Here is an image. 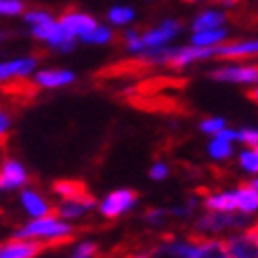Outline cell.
I'll list each match as a JSON object with an SVG mask.
<instances>
[{
    "mask_svg": "<svg viewBox=\"0 0 258 258\" xmlns=\"http://www.w3.org/2000/svg\"><path fill=\"white\" fill-rule=\"evenodd\" d=\"M193 243H196V237L178 239L172 235H164V237H160L158 243H153L149 250L131 254L128 258H191Z\"/></svg>",
    "mask_w": 258,
    "mask_h": 258,
    "instance_id": "7",
    "label": "cell"
},
{
    "mask_svg": "<svg viewBox=\"0 0 258 258\" xmlns=\"http://www.w3.org/2000/svg\"><path fill=\"white\" fill-rule=\"evenodd\" d=\"M210 78L216 82H227V84L258 86V66H250V63H229V66L214 68L210 72Z\"/></svg>",
    "mask_w": 258,
    "mask_h": 258,
    "instance_id": "10",
    "label": "cell"
},
{
    "mask_svg": "<svg viewBox=\"0 0 258 258\" xmlns=\"http://www.w3.org/2000/svg\"><path fill=\"white\" fill-rule=\"evenodd\" d=\"M50 193L59 200H86V198H93V193L86 189V185L82 180H76V178H59L50 185Z\"/></svg>",
    "mask_w": 258,
    "mask_h": 258,
    "instance_id": "18",
    "label": "cell"
},
{
    "mask_svg": "<svg viewBox=\"0 0 258 258\" xmlns=\"http://www.w3.org/2000/svg\"><path fill=\"white\" fill-rule=\"evenodd\" d=\"M231 258H258V237L252 235L248 229L229 233L225 239Z\"/></svg>",
    "mask_w": 258,
    "mask_h": 258,
    "instance_id": "16",
    "label": "cell"
},
{
    "mask_svg": "<svg viewBox=\"0 0 258 258\" xmlns=\"http://www.w3.org/2000/svg\"><path fill=\"white\" fill-rule=\"evenodd\" d=\"M97 200L95 198H86V200H59L55 204V212L66 218L70 223H78L82 218H86L93 210H97Z\"/></svg>",
    "mask_w": 258,
    "mask_h": 258,
    "instance_id": "15",
    "label": "cell"
},
{
    "mask_svg": "<svg viewBox=\"0 0 258 258\" xmlns=\"http://www.w3.org/2000/svg\"><path fill=\"white\" fill-rule=\"evenodd\" d=\"M237 162H239V168H243V170H246L248 174H252V176H258V153L252 147L243 149L239 153Z\"/></svg>",
    "mask_w": 258,
    "mask_h": 258,
    "instance_id": "29",
    "label": "cell"
},
{
    "mask_svg": "<svg viewBox=\"0 0 258 258\" xmlns=\"http://www.w3.org/2000/svg\"><path fill=\"white\" fill-rule=\"evenodd\" d=\"M70 258H101L99 243L93 239H80L70 252Z\"/></svg>",
    "mask_w": 258,
    "mask_h": 258,
    "instance_id": "26",
    "label": "cell"
},
{
    "mask_svg": "<svg viewBox=\"0 0 258 258\" xmlns=\"http://www.w3.org/2000/svg\"><path fill=\"white\" fill-rule=\"evenodd\" d=\"M59 21L61 25L66 28L76 40H82V38L90 32V30H95L99 21L95 15H90V13L86 11H80V9H68V11H63L61 15H59Z\"/></svg>",
    "mask_w": 258,
    "mask_h": 258,
    "instance_id": "12",
    "label": "cell"
},
{
    "mask_svg": "<svg viewBox=\"0 0 258 258\" xmlns=\"http://www.w3.org/2000/svg\"><path fill=\"white\" fill-rule=\"evenodd\" d=\"M44 250L46 248L40 243L15 235L0 241V258H38Z\"/></svg>",
    "mask_w": 258,
    "mask_h": 258,
    "instance_id": "14",
    "label": "cell"
},
{
    "mask_svg": "<svg viewBox=\"0 0 258 258\" xmlns=\"http://www.w3.org/2000/svg\"><path fill=\"white\" fill-rule=\"evenodd\" d=\"M185 3H202V0H185Z\"/></svg>",
    "mask_w": 258,
    "mask_h": 258,
    "instance_id": "42",
    "label": "cell"
},
{
    "mask_svg": "<svg viewBox=\"0 0 258 258\" xmlns=\"http://www.w3.org/2000/svg\"><path fill=\"white\" fill-rule=\"evenodd\" d=\"M258 57V38L252 40H237V42H223L218 46H212V59H250Z\"/></svg>",
    "mask_w": 258,
    "mask_h": 258,
    "instance_id": "13",
    "label": "cell"
},
{
    "mask_svg": "<svg viewBox=\"0 0 258 258\" xmlns=\"http://www.w3.org/2000/svg\"><path fill=\"white\" fill-rule=\"evenodd\" d=\"M9 40H11V32H9V30H5V28H0V46L7 44Z\"/></svg>",
    "mask_w": 258,
    "mask_h": 258,
    "instance_id": "38",
    "label": "cell"
},
{
    "mask_svg": "<svg viewBox=\"0 0 258 258\" xmlns=\"http://www.w3.org/2000/svg\"><path fill=\"white\" fill-rule=\"evenodd\" d=\"M191 258H231V254L223 239H212L210 235H196Z\"/></svg>",
    "mask_w": 258,
    "mask_h": 258,
    "instance_id": "17",
    "label": "cell"
},
{
    "mask_svg": "<svg viewBox=\"0 0 258 258\" xmlns=\"http://www.w3.org/2000/svg\"><path fill=\"white\" fill-rule=\"evenodd\" d=\"M216 139H223V141H229V143H235V141H239V131L227 126V128H223V131L216 135Z\"/></svg>",
    "mask_w": 258,
    "mask_h": 258,
    "instance_id": "36",
    "label": "cell"
},
{
    "mask_svg": "<svg viewBox=\"0 0 258 258\" xmlns=\"http://www.w3.org/2000/svg\"><path fill=\"white\" fill-rule=\"evenodd\" d=\"M216 5H221V7H229V9H235L239 7V0H214Z\"/></svg>",
    "mask_w": 258,
    "mask_h": 258,
    "instance_id": "37",
    "label": "cell"
},
{
    "mask_svg": "<svg viewBox=\"0 0 258 258\" xmlns=\"http://www.w3.org/2000/svg\"><path fill=\"white\" fill-rule=\"evenodd\" d=\"M28 11L23 0H0V19H21Z\"/></svg>",
    "mask_w": 258,
    "mask_h": 258,
    "instance_id": "27",
    "label": "cell"
},
{
    "mask_svg": "<svg viewBox=\"0 0 258 258\" xmlns=\"http://www.w3.org/2000/svg\"><path fill=\"white\" fill-rule=\"evenodd\" d=\"M202 206L206 210H216V212H239L237 210V193H235V189L208 193V196L202 200Z\"/></svg>",
    "mask_w": 258,
    "mask_h": 258,
    "instance_id": "19",
    "label": "cell"
},
{
    "mask_svg": "<svg viewBox=\"0 0 258 258\" xmlns=\"http://www.w3.org/2000/svg\"><path fill=\"white\" fill-rule=\"evenodd\" d=\"M115 38V32L109 23H99L95 30H90L80 42L84 44H93V46H103V44H109Z\"/></svg>",
    "mask_w": 258,
    "mask_h": 258,
    "instance_id": "24",
    "label": "cell"
},
{
    "mask_svg": "<svg viewBox=\"0 0 258 258\" xmlns=\"http://www.w3.org/2000/svg\"><path fill=\"white\" fill-rule=\"evenodd\" d=\"M170 216V210H164V208H147L143 212V221L151 227H162Z\"/></svg>",
    "mask_w": 258,
    "mask_h": 258,
    "instance_id": "31",
    "label": "cell"
},
{
    "mask_svg": "<svg viewBox=\"0 0 258 258\" xmlns=\"http://www.w3.org/2000/svg\"><path fill=\"white\" fill-rule=\"evenodd\" d=\"M137 17V13L133 7H126V5H115L107 11V23L111 25V28H126V25H131Z\"/></svg>",
    "mask_w": 258,
    "mask_h": 258,
    "instance_id": "22",
    "label": "cell"
},
{
    "mask_svg": "<svg viewBox=\"0 0 258 258\" xmlns=\"http://www.w3.org/2000/svg\"><path fill=\"white\" fill-rule=\"evenodd\" d=\"M78 76L70 68H38L32 76V84L38 90H63L76 84Z\"/></svg>",
    "mask_w": 258,
    "mask_h": 258,
    "instance_id": "11",
    "label": "cell"
},
{
    "mask_svg": "<svg viewBox=\"0 0 258 258\" xmlns=\"http://www.w3.org/2000/svg\"><path fill=\"white\" fill-rule=\"evenodd\" d=\"M13 124H15V120H13V111L0 103V143H5V141L11 137Z\"/></svg>",
    "mask_w": 258,
    "mask_h": 258,
    "instance_id": "30",
    "label": "cell"
},
{
    "mask_svg": "<svg viewBox=\"0 0 258 258\" xmlns=\"http://www.w3.org/2000/svg\"><path fill=\"white\" fill-rule=\"evenodd\" d=\"M30 185V170L17 158L0 160V193H17Z\"/></svg>",
    "mask_w": 258,
    "mask_h": 258,
    "instance_id": "9",
    "label": "cell"
},
{
    "mask_svg": "<svg viewBox=\"0 0 258 258\" xmlns=\"http://www.w3.org/2000/svg\"><path fill=\"white\" fill-rule=\"evenodd\" d=\"M246 95H248V99H250V101H254V103H258V86H254V88H250V90H248V93H246Z\"/></svg>",
    "mask_w": 258,
    "mask_h": 258,
    "instance_id": "39",
    "label": "cell"
},
{
    "mask_svg": "<svg viewBox=\"0 0 258 258\" xmlns=\"http://www.w3.org/2000/svg\"><path fill=\"white\" fill-rule=\"evenodd\" d=\"M252 149H254V151H256V153H258V145H256V147H252Z\"/></svg>",
    "mask_w": 258,
    "mask_h": 258,
    "instance_id": "43",
    "label": "cell"
},
{
    "mask_svg": "<svg viewBox=\"0 0 258 258\" xmlns=\"http://www.w3.org/2000/svg\"><path fill=\"white\" fill-rule=\"evenodd\" d=\"M229 21L227 13L223 9H206L200 15H196V19L191 21V34L193 32H204V30H214V28H223Z\"/></svg>",
    "mask_w": 258,
    "mask_h": 258,
    "instance_id": "20",
    "label": "cell"
},
{
    "mask_svg": "<svg viewBox=\"0 0 258 258\" xmlns=\"http://www.w3.org/2000/svg\"><path fill=\"white\" fill-rule=\"evenodd\" d=\"M13 235L32 239L44 248H55V246H63V243H68L76 237V225L66 221V218H61L57 212H53L40 218H25V223L15 227Z\"/></svg>",
    "mask_w": 258,
    "mask_h": 258,
    "instance_id": "1",
    "label": "cell"
},
{
    "mask_svg": "<svg viewBox=\"0 0 258 258\" xmlns=\"http://www.w3.org/2000/svg\"><path fill=\"white\" fill-rule=\"evenodd\" d=\"M168 174H170V168L164 162H156L149 168V178L151 180H164V178H168Z\"/></svg>",
    "mask_w": 258,
    "mask_h": 258,
    "instance_id": "35",
    "label": "cell"
},
{
    "mask_svg": "<svg viewBox=\"0 0 258 258\" xmlns=\"http://www.w3.org/2000/svg\"><path fill=\"white\" fill-rule=\"evenodd\" d=\"M50 19H55V15L50 13L48 9H28L23 13V17H21V21L28 25V28H32V25H40V23H46V21H50Z\"/></svg>",
    "mask_w": 258,
    "mask_h": 258,
    "instance_id": "28",
    "label": "cell"
},
{
    "mask_svg": "<svg viewBox=\"0 0 258 258\" xmlns=\"http://www.w3.org/2000/svg\"><path fill=\"white\" fill-rule=\"evenodd\" d=\"M229 32L227 28H214V30H204V32H193L191 34V44L193 46H218L227 42Z\"/></svg>",
    "mask_w": 258,
    "mask_h": 258,
    "instance_id": "21",
    "label": "cell"
},
{
    "mask_svg": "<svg viewBox=\"0 0 258 258\" xmlns=\"http://www.w3.org/2000/svg\"><path fill=\"white\" fill-rule=\"evenodd\" d=\"M17 206L25 218H40V216L55 212L53 200H50L46 193H42L38 187H32V185L17 191Z\"/></svg>",
    "mask_w": 258,
    "mask_h": 258,
    "instance_id": "8",
    "label": "cell"
},
{
    "mask_svg": "<svg viewBox=\"0 0 258 258\" xmlns=\"http://www.w3.org/2000/svg\"><path fill=\"white\" fill-rule=\"evenodd\" d=\"M208 156L216 162H225V160H229L231 156H233V143L214 137L208 143Z\"/></svg>",
    "mask_w": 258,
    "mask_h": 258,
    "instance_id": "25",
    "label": "cell"
},
{
    "mask_svg": "<svg viewBox=\"0 0 258 258\" xmlns=\"http://www.w3.org/2000/svg\"><path fill=\"white\" fill-rule=\"evenodd\" d=\"M223 128H227V120L225 118H204L200 122V131L204 135H210V137H216Z\"/></svg>",
    "mask_w": 258,
    "mask_h": 258,
    "instance_id": "32",
    "label": "cell"
},
{
    "mask_svg": "<svg viewBox=\"0 0 258 258\" xmlns=\"http://www.w3.org/2000/svg\"><path fill=\"white\" fill-rule=\"evenodd\" d=\"M180 32H183V23L178 19H164L160 25H156V28L141 32V36L135 38V40H128L126 50L133 55H143L147 50L168 46Z\"/></svg>",
    "mask_w": 258,
    "mask_h": 258,
    "instance_id": "2",
    "label": "cell"
},
{
    "mask_svg": "<svg viewBox=\"0 0 258 258\" xmlns=\"http://www.w3.org/2000/svg\"><path fill=\"white\" fill-rule=\"evenodd\" d=\"M38 68H40V59L36 55H17V57L0 59V86L32 80V76L36 74Z\"/></svg>",
    "mask_w": 258,
    "mask_h": 258,
    "instance_id": "5",
    "label": "cell"
},
{
    "mask_svg": "<svg viewBox=\"0 0 258 258\" xmlns=\"http://www.w3.org/2000/svg\"><path fill=\"white\" fill-rule=\"evenodd\" d=\"M248 214L241 212H216L208 210L202 214L196 223H193V231L198 235H218V233H235V231L248 229Z\"/></svg>",
    "mask_w": 258,
    "mask_h": 258,
    "instance_id": "3",
    "label": "cell"
},
{
    "mask_svg": "<svg viewBox=\"0 0 258 258\" xmlns=\"http://www.w3.org/2000/svg\"><path fill=\"white\" fill-rule=\"evenodd\" d=\"M248 185H250V187H252V189L256 191V196H258V176H254V178L250 180V183H248Z\"/></svg>",
    "mask_w": 258,
    "mask_h": 258,
    "instance_id": "40",
    "label": "cell"
},
{
    "mask_svg": "<svg viewBox=\"0 0 258 258\" xmlns=\"http://www.w3.org/2000/svg\"><path fill=\"white\" fill-rule=\"evenodd\" d=\"M196 206H198V200H187V202H183V204L174 206V208L170 210V216L180 218V221H185V218H189V216L193 214V210H196Z\"/></svg>",
    "mask_w": 258,
    "mask_h": 258,
    "instance_id": "33",
    "label": "cell"
},
{
    "mask_svg": "<svg viewBox=\"0 0 258 258\" xmlns=\"http://www.w3.org/2000/svg\"><path fill=\"white\" fill-rule=\"evenodd\" d=\"M137 204H139V193L135 189L120 187V189L109 191L107 196L97 204V210H99V214L103 218H107V221H115V218H120V216L131 212Z\"/></svg>",
    "mask_w": 258,
    "mask_h": 258,
    "instance_id": "6",
    "label": "cell"
},
{
    "mask_svg": "<svg viewBox=\"0 0 258 258\" xmlns=\"http://www.w3.org/2000/svg\"><path fill=\"white\" fill-rule=\"evenodd\" d=\"M28 32L32 40L46 46L48 50H55V53H72L76 44H78V40L61 25L59 17L40 25H32V28H28Z\"/></svg>",
    "mask_w": 258,
    "mask_h": 258,
    "instance_id": "4",
    "label": "cell"
},
{
    "mask_svg": "<svg viewBox=\"0 0 258 258\" xmlns=\"http://www.w3.org/2000/svg\"><path fill=\"white\" fill-rule=\"evenodd\" d=\"M237 193V210L241 214H254L258 212V196H256V191L246 183V185H239L235 189Z\"/></svg>",
    "mask_w": 258,
    "mask_h": 258,
    "instance_id": "23",
    "label": "cell"
},
{
    "mask_svg": "<svg viewBox=\"0 0 258 258\" xmlns=\"http://www.w3.org/2000/svg\"><path fill=\"white\" fill-rule=\"evenodd\" d=\"M239 143H243L246 147H256L258 145V128L246 126L239 131Z\"/></svg>",
    "mask_w": 258,
    "mask_h": 258,
    "instance_id": "34",
    "label": "cell"
},
{
    "mask_svg": "<svg viewBox=\"0 0 258 258\" xmlns=\"http://www.w3.org/2000/svg\"><path fill=\"white\" fill-rule=\"evenodd\" d=\"M248 231H250V233H252V235H256V237H258V223L250 225V227H248Z\"/></svg>",
    "mask_w": 258,
    "mask_h": 258,
    "instance_id": "41",
    "label": "cell"
}]
</instances>
